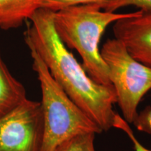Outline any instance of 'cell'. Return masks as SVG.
I'll return each instance as SVG.
<instances>
[{"instance_id":"obj_6","label":"cell","mask_w":151,"mask_h":151,"mask_svg":"<svg viewBox=\"0 0 151 151\" xmlns=\"http://www.w3.org/2000/svg\"><path fill=\"white\" fill-rule=\"evenodd\" d=\"M113 32L134 58L151 68V10L118 20Z\"/></svg>"},{"instance_id":"obj_9","label":"cell","mask_w":151,"mask_h":151,"mask_svg":"<svg viewBox=\"0 0 151 151\" xmlns=\"http://www.w3.org/2000/svg\"><path fill=\"white\" fill-rule=\"evenodd\" d=\"M95 135L94 133H85L76 136L67 141L59 151H95Z\"/></svg>"},{"instance_id":"obj_4","label":"cell","mask_w":151,"mask_h":151,"mask_svg":"<svg viewBox=\"0 0 151 151\" xmlns=\"http://www.w3.org/2000/svg\"><path fill=\"white\" fill-rule=\"evenodd\" d=\"M101 55L108 67L116 103L123 119L132 124L138 114V106L151 90V68L137 61L115 38L106 41Z\"/></svg>"},{"instance_id":"obj_12","label":"cell","mask_w":151,"mask_h":151,"mask_svg":"<svg viewBox=\"0 0 151 151\" xmlns=\"http://www.w3.org/2000/svg\"><path fill=\"white\" fill-rule=\"evenodd\" d=\"M113 127L116 128V129L122 130L128 136L130 140L133 143L134 148L135 151H151V150H148L146 148H145L141 143L139 142V140L137 139L134 134V132L132 131L131 127H129V124L124 120L123 118H122L120 115L116 113L114 119H113Z\"/></svg>"},{"instance_id":"obj_3","label":"cell","mask_w":151,"mask_h":151,"mask_svg":"<svg viewBox=\"0 0 151 151\" xmlns=\"http://www.w3.org/2000/svg\"><path fill=\"white\" fill-rule=\"evenodd\" d=\"M29 49L42 94L40 102L43 122L41 151H59L67 141L82 134H101L103 131L99 126L68 97L35 50Z\"/></svg>"},{"instance_id":"obj_7","label":"cell","mask_w":151,"mask_h":151,"mask_svg":"<svg viewBox=\"0 0 151 151\" xmlns=\"http://www.w3.org/2000/svg\"><path fill=\"white\" fill-rule=\"evenodd\" d=\"M42 0H0V28L8 30L20 27L27 21Z\"/></svg>"},{"instance_id":"obj_10","label":"cell","mask_w":151,"mask_h":151,"mask_svg":"<svg viewBox=\"0 0 151 151\" xmlns=\"http://www.w3.org/2000/svg\"><path fill=\"white\" fill-rule=\"evenodd\" d=\"M103 10L116 12L119 9L128 6H134L142 12L151 10V0H112L101 4H97Z\"/></svg>"},{"instance_id":"obj_5","label":"cell","mask_w":151,"mask_h":151,"mask_svg":"<svg viewBox=\"0 0 151 151\" xmlns=\"http://www.w3.org/2000/svg\"><path fill=\"white\" fill-rule=\"evenodd\" d=\"M42 109L39 101L25 99L0 118V151H41Z\"/></svg>"},{"instance_id":"obj_8","label":"cell","mask_w":151,"mask_h":151,"mask_svg":"<svg viewBox=\"0 0 151 151\" xmlns=\"http://www.w3.org/2000/svg\"><path fill=\"white\" fill-rule=\"evenodd\" d=\"M27 99L23 85L11 75L0 55V118Z\"/></svg>"},{"instance_id":"obj_1","label":"cell","mask_w":151,"mask_h":151,"mask_svg":"<svg viewBox=\"0 0 151 151\" xmlns=\"http://www.w3.org/2000/svg\"><path fill=\"white\" fill-rule=\"evenodd\" d=\"M53 11L39 9L24 32L29 48L39 55L55 82L102 131L113 127L116 96L112 87L97 83L60 40L55 29Z\"/></svg>"},{"instance_id":"obj_13","label":"cell","mask_w":151,"mask_h":151,"mask_svg":"<svg viewBox=\"0 0 151 151\" xmlns=\"http://www.w3.org/2000/svg\"><path fill=\"white\" fill-rule=\"evenodd\" d=\"M137 129L140 132L151 134V106H148L138 113L133 123Z\"/></svg>"},{"instance_id":"obj_11","label":"cell","mask_w":151,"mask_h":151,"mask_svg":"<svg viewBox=\"0 0 151 151\" xmlns=\"http://www.w3.org/2000/svg\"><path fill=\"white\" fill-rule=\"evenodd\" d=\"M110 1L112 0H42L40 4V8L56 12L62 9L73 6L91 4H101Z\"/></svg>"},{"instance_id":"obj_2","label":"cell","mask_w":151,"mask_h":151,"mask_svg":"<svg viewBox=\"0 0 151 151\" xmlns=\"http://www.w3.org/2000/svg\"><path fill=\"white\" fill-rule=\"evenodd\" d=\"M137 11L110 12L94 4L73 6L54 12V26L67 48L80 55L83 67L90 78L98 84L113 88L101 55L100 40L110 24L134 16Z\"/></svg>"}]
</instances>
